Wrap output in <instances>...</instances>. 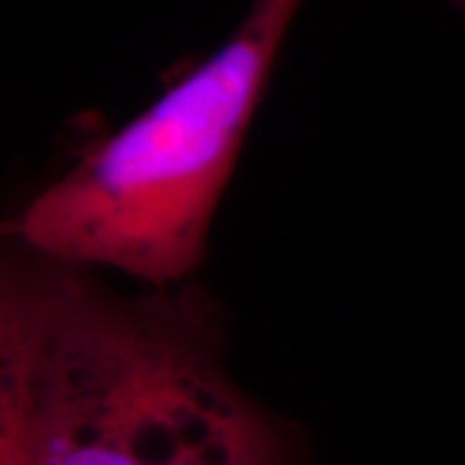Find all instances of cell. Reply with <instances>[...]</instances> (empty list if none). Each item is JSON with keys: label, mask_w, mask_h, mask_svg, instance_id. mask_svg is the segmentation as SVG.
<instances>
[{"label": "cell", "mask_w": 465, "mask_h": 465, "mask_svg": "<svg viewBox=\"0 0 465 465\" xmlns=\"http://www.w3.org/2000/svg\"><path fill=\"white\" fill-rule=\"evenodd\" d=\"M300 3L256 0L220 50L45 186L8 238L148 287L189 282Z\"/></svg>", "instance_id": "7a4b0ae2"}, {"label": "cell", "mask_w": 465, "mask_h": 465, "mask_svg": "<svg viewBox=\"0 0 465 465\" xmlns=\"http://www.w3.org/2000/svg\"><path fill=\"white\" fill-rule=\"evenodd\" d=\"M0 465H300L225 362L194 280L122 295L11 241L0 269Z\"/></svg>", "instance_id": "6da1fadb"}, {"label": "cell", "mask_w": 465, "mask_h": 465, "mask_svg": "<svg viewBox=\"0 0 465 465\" xmlns=\"http://www.w3.org/2000/svg\"><path fill=\"white\" fill-rule=\"evenodd\" d=\"M455 3H458V5H460V8H465V0H455Z\"/></svg>", "instance_id": "3957f363"}]
</instances>
